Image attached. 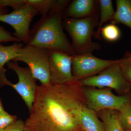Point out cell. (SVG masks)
Masks as SVG:
<instances>
[{
    "label": "cell",
    "instance_id": "cell-28",
    "mask_svg": "<svg viewBox=\"0 0 131 131\" xmlns=\"http://www.w3.org/2000/svg\"><path fill=\"white\" fill-rule=\"evenodd\" d=\"M82 131H84V130H82Z\"/></svg>",
    "mask_w": 131,
    "mask_h": 131
},
{
    "label": "cell",
    "instance_id": "cell-16",
    "mask_svg": "<svg viewBox=\"0 0 131 131\" xmlns=\"http://www.w3.org/2000/svg\"><path fill=\"white\" fill-rule=\"evenodd\" d=\"M23 46L22 43L18 42L7 46L0 44V70L4 68L5 64L18 56V52Z\"/></svg>",
    "mask_w": 131,
    "mask_h": 131
},
{
    "label": "cell",
    "instance_id": "cell-17",
    "mask_svg": "<svg viewBox=\"0 0 131 131\" xmlns=\"http://www.w3.org/2000/svg\"><path fill=\"white\" fill-rule=\"evenodd\" d=\"M28 3L32 5L42 16L48 14L56 6L57 0H27Z\"/></svg>",
    "mask_w": 131,
    "mask_h": 131
},
{
    "label": "cell",
    "instance_id": "cell-10",
    "mask_svg": "<svg viewBox=\"0 0 131 131\" xmlns=\"http://www.w3.org/2000/svg\"><path fill=\"white\" fill-rule=\"evenodd\" d=\"M49 51L50 83H63L75 80L72 74V56L56 50Z\"/></svg>",
    "mask_w": 131,
    "mask_h": 131
},
{
    "label": "cell",
    "instance_id": "cell-25",
    "mask_svg": "<svg viewBox=\"0 0 131 131\" xmlns=\"http://www.w3.org/2000/svg\"><path fill=\"white\" fill-rule=\"evenodd\" d=\"M7 7L0 5V15L7 14L8 11Z\"/></svg>",
    "mask_w": 131,
    "mask_h": 131
},
{
    "label": "cell",
    "instance_id": "cell-1",
    "mask_svg": "<svg viewBox=\"0 0 131 131\" xmlns=\"http://www.w3.org/2000/svg\"><path fill=\"white\" fill-rule=\"evenodd\" d=\"M86 106L80 81L38 86L23 131H82V112Z\"/></svg>",
    "mask_w": 131,
    "mask_h": 131
},
{
    "label": "cell",
    "instance_id": "cell-3",
    "mask_svg": "<svg viewBox=\"0 0 131 131\" xmlns=\"http://www.w3.org/2000/svg\"><path fill=\"white\" fill-rule=\"evenodd\" d=\"M98 18L96 14L83 18L64 19L63 24L71 38L75 55L92 53L100 49L101 45L92 40Z\"/></svg>",
    "mask_w": 131,
    "mask_h": 131
},
{
    "label": "cell",
    "instance_id": "cell-19",
    "mask_svg": "<svg viewBox=\"0 0 131 131\" xmlns=\"http://www.w3.org/2000/svg\"><path fill=\"white\" fill-rule=\"evenodd\" d=\"M119 117L124 131H131V106L119 112Z\"/></svg>",
    "mask_w": 131,
    "mask_h": 131
},
{
    "label": "cell",
    "instance_id": "cell-5",
    "mask_svg": "<svg viewBox=\"0 0 131 131\" xmlns=\"http://www.w3.org/2000/svg\"><path fill=\"white\" fill-rule=\"evenodd\" d=\"M80 81L83 86L99 89L108 88L114 90L120 96L126 94L131 91V83L124 76L118 60L99 74Z\"/></svg>",
    "mask_w": 131,
    "mask_h": 131
},
{
    "label": "cell",
    "instance_id": "cell-18",
    "mask_svg": "<svg viewBox=\"0 0 131 131\" xmlns=\"http://www.w3.org/2000/svg\"><path fill=\"white\" fill-rule=\"evenodd\" d=\"M101 33L105 39L111 42L118 40L121 36L119 28L115 24H112L102 27L101 30Z\"/></svg>",
    "mask_w": 131,
    "mask_h": 131
},
{
    "label": "cell",
    "instance_id": "cell-22",
    "mask_svg": "<svg viewBox=\"0 0 131 131\" xmlns=\"http://www.w3.org/2000/svg\"><path fill=\"white\" fill-rule=\"evenodd\" d=\"M27 4V0H0L1 6L10 7L13 10L19 9Z\"/></svg>",
    "mask_w": 131,
    "mask_h": 131
},
{
    "label": "cell",
    "instance_id": "cell-26",
    "mask_svg": "<svg viewBox=\"0 0 131 131\" xmlns=\"http://www.w3.org/2000/svg\"><path fill=\"white\" fill-rule=\"evenodd\" d=\"M124 57H125L127 58L131 59V52H129V51L126 52V53L125 54V56H124Z\"/></svg>",
    "mask_w": 131,
    "mask_h": 131
},
{
    "label": "cell",
    "instance_id": "cell-23",
    "mask_svg": "<svg viewBox=\"0 0 131 131\" xmlns=\"http://www.w3.org/2000/svg\"><path fill=\"white\" fill-rule=\"evenodd\" d=\"M14 42L21 43V42L15 37L13 34L5 30L2 27L0 26V42Z\"/></svg>",
    "mask_w": 131,
    "mask_h": 131
},
{
    "label": "cell",
    "instance_id": "cell-24",
    "mask_svg": "<svg viewBox=\"0 0 131 131\" xmlns=\"http://www.w3.org/2000/svg\"><path fill=\"white\" fill-rule=\"evenodd\" d=\"M25 121L21 119L17 120L14 123L1 131H23Z\"/></svg>",
    "mask_w": 131,
    "mask_h": 131
},
{
    "label": "cell",
    "instance_id": "cell-20",
    "mask_svg": "<svg viewBox=\"0 0 131 131\" xmlns=\"http://www.w3.org/2000/svg\"><path fill=\"white\" fill-rule=\"evenodd\" d=\"M18 120L15 115L9 114L5 110L0 112V131L12 125Z\"/></svg>",
    "mask_w": 131,
    "mask_h": 131
},
{
    "label": "cell",
    "instance_id": "cell-14",
    "mask_svg": "<svg viewBox=\"0 0 131 131\" xmlns=\"http://www.w3.org/2000/svg\"><path fill=\"white\" fill-rule=\"evenodd\" d=\"M96 113L104 123L106 131H124L120 122L118 111L104 109Z\"/></svg>",
    "mask_w": 131,
    "mask_h": 131
},
{
    "label": "cell",
    "instance_id": "cell-9",
    "mask_svg": "<svg viewBox=\"0 0 131 131\" xmlns=\"http://www.w3.org/2000/svg\"><path fill=\"white\" fill-rule=\"evenodd\" d=\"M117 60H105L93 56L91 52L72 56V71L75 80L80 81L100 74Z\"/></svg>",
    "mask_w": 131,
    "mask_h": 131
},
{
    "label": "cell",
    "instance_id": "cell-2",
    "mask_svg": "<svg viewBox=\"0 0 131 131\" xmlns=\"http://www.w3.org/2000/svg\"><path fill=\"white\" fill-rule=\"evenodd\" d=\"M69 2V1L59 0L52 10L42 16L30 30L27 45L75 55L71 43L64 32L62 21L63 14Z\"/></svg>",
    "mask_w": 131,
    "mask_h": 131
},
{
    "label": "cell",
    "instance_id": "cell-7",
    "mask_svg": "<svg viewBox=\"0 0 131 131\" xmlns=\"http://www.w3.org/2000/svg\"><path fill=\"white\" fill-rule=\"evenodd\" d=\"M12 61L27 64L33 76L41 84L50 83L49 50L27 45L20 49L18 56Z\"/></svg>",
    "mask_w": 131,
    "mask_h": 131
},
{
    "label": "cell",
    "instance_id": "cell-11",
    "mask_svg": "<svg viewBox=\"0 0 131 131\" xmlns=\"http://www.w3.org/2000/svg\"><path fill=\"white\" fill-rule=\"evenodd\" d=\"M98 2L95 0H74L64 10L63 18H83L97 14Z\"/></svg>",
    "mask_w": 131,
    "mask_h": 131
},
{
    "label": "cell",
    "instance_id": "cell-8",
    "mask_svg": "<svg viewBox=\"0 0 131 131\" xmlns=\"http://www.w3.org/2000/svg\"><path fill=\"white\" fill-rule=\"evenodd\" d=\"M38 14V10L27 2V5L10 13L0 15V21L11 26L14 30L13 34L15 37L27 45L30 38V24Z\"/></svg>",
    "mask_w": 131,
    "mask_h": 131
},
{
    "label": "cell",
    "instance_id": "cell-21",
    "mask_svg": "<svg viewBox=\"0 0 131 131\" xmlns=\"http://www.w3.org/2000/svg\"><path fill=\"white\" fill-rule=\"evenodd\" d=\"M118 60L119 63L124 76L131 83V59L124 57Z\"/></svg>",
    "mask_w": 131,
    "mask_h": 131
},
{
    "label": "cell",
    "instance_id": "cell-13",
    "mask_svg": "<svg viewBox=\"0 0 131 131\" xmlns=\"http://www.w3.org/2000/svg\"><path fill=\"white\" fill-rule=\"evenodd\" d=\"M116 4V10L111 23L123 24L131 30V0H117Z\"/></svg>",
    "mask_w": 131,
    "mask_h": 131
},
{
    "label": "cell",
    "instance_id": "cell-27",
    "mask_svg": "<svg viewBox=\"0 0 131 131\" xmlns=\"http://www.w3.org/2000/svg\"><path fill=\"white\" fill-rule=\"evenodd\" d=\"M4 108H3V106L2 104V103L1 102V99H0V112H2V111L4 110Z\"/></svg>",
    "mask_w": 131,
    "mask_h": 131
},
{
    "label": "cell",
    "instance_id": "cell-6",
    "mask_svg": "<svg viewBox=\"0 0 131 131\" xmlns=\"http://www.w3.org/2000/svg\"><path fill=\"white\" fill-rule=\"evenodd\" d=\"M6 64L8 69L13 70L17 74L18 82L16 84H13L8 80L6 76V70L4 68L0 70V86L8 85L15 90L23 99L30 112L38 86L36 83L37 79L33 76L28 67L22 68L18 64L17 62L12 61Z\"/></svg>",
    "mask_w": 131,
    "mask_h": 131
},
{
    "label": "cell",
    "instance_id": "cell-12",
    "mask_svg": "<svg viewBox=\"0 0 131 131\" xmlns=\"http://www.w3.org/2000/svg\"><path fill=\"white\" fill-rule=\"evenodd\" d=\"M81 123L84 131H106L104 123L99 119L96 112L86 106L82 110Z\"/></svg>",
    "mask_w": 131,
    "mask_h": 131
},
{
    "label": "cell",
    "instance_id": "cell-15",
    "mask_svg": "<svg viewBox=\"0 0 131 131\" xmlns=\"http://www.w3.org/2000/svg\"><path fill=\"white\" fill-rule=\"evenodd\" d=\"M100 8V17L97 30L94 33V37L96 39L101 40V30L104 23L112 19L115 12L111 0H100L99 1Z\"/></svg>",
    "mask_w": 131,
    "mask_h": 131
},
{
    "label": "cell",
    "instance_id": "cell-4",
    "mask_svg": "<svg viewBox=\"0 0 131 131\" xmlns=\"http://www.w3.org/2000/svg\"><path fill=\"white\" fill-rule=\"evenodd\" d=\"M86 106L97 112L104 109L121 112L131 106V91L124 95H117L108 88H96L83 86Z\"/></svg>",
    "mask_w": 131,
    "mask_h": 131
}]
</instances>
